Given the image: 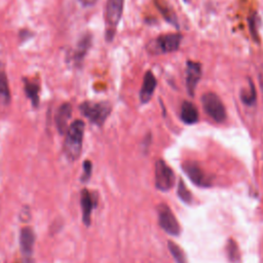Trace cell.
Listing matches in <instances>:
<instances>
[{"instance_id":"52a82bcc","label":"cell","mask_w":263,"mask_h":263,"mask_svg":"<svg viewBox=\"0 0 263 263\" xmlns=\"http://www.w3.org/2000/svg\"><path fill=\"white\" fill-rule=\"evenodd\" d=\"M157 214L160 227L171 235H179L180 225L171 209L166 204L161 203L157 206Z\"/></svg>"},{"instance_id":"6da1fadb","label":"cell","mask_w":263,"mask_h":263,"mask_svg":"<svg viewBox=\"0 0 263 263\" xmlns=\"http://www.w3.org/2000/svg\"><path fill=\"white\" fill-rule=\"evenodd\" d=\"M84 134V122L82 120L73 121L66 132V138L64 142V153L70 160H75L79 157L82 140Z\"/></svg>"},{"instance_id":"7402d4cb","label":"cell","mask_w":263,"mask_h":263,"mask_svg":"<svg viewBox=\"0 0 263 263\" xmlns=\"http://www.w3.org/2000/svg\"><path fill=\"white\" fill-rule=\"evenodd\" d=\"M227 255H228V259L232 262V263H237L238 259H239V255H238V249L237 246L235 243L234 240L229 239L227 242Z\"/></svg>"},{"instance_id":"44dd1931","label":"cell","mask_w":263,"mask_h":263,"mask_svg":"<svg viewBox=\"0 0 263 263\" xmlns=\"http://www.w3.org/2000/svg\"><path fill=\"white\" fill-rule=\"evenodd\" d=\"M177 193L180 199H182L184 202L186 203H190L192 201V195L190 193V191L186 188L183 180H179L178 183V189H177Z\"/></svg>"},{"instance_id":"2e32d148","label":"cell","mask_w":263,"mask_h":263,"mask_svg":"<svg viewBox=\"0 0 263 263\" xmlns=\"http://www.w3.org/2000/svg\"><path fill=\"white\" fill-rule=\"evenodd\" d=\"M154 3L158 8L159 12L161 13V15L164 17V20L170 24L174 25L176 28H178V18L171 5L167 4L164 0H154Z\"/></svg>"},{"instance_id":"9c48e42d","label":"cell","mask_w":263,"mask_h":263,"mask_svg":"<svg viewBox=\"0 0 263 263\" xmlns=\"http://www.w3.org/2000/svg\"><path fill=\"white\" fill-rule=\"evenodd\" d=\"M201 76V66L199 63L187 61L186 63V87L188 93L193 97L196 85Z\"/></svg>"},{"instance_id":"d4e9b609","label":"cell","mask_w":263,"mask_h":263,"mask_svg":"<svg viewBox=\"0 0 263 263\" xmlns=\"http://www.w3.org/2000/svg\"><path fill=\"white\" fill-rule=\"evenodd\" d=\"M83 6H86V7H89V6H92L97 3L98 0H78Z\"/></svg>"},{"instance_id":"cb8c5ba5","label":"cell","mask_w":263,"mask_h":263,"mask_svg":"<svg viewBox=\"0 0 263 263\" xmlns=\"http://www.w3.org/2000/svg\"><path fill=\"white\" fill-rule=\"evenodd\" d=\"M91 171H92V164L89 160H85L83 162V173L81 175V181L82 182H86L89 180L90 175H91Z\"/></svg>"},{"instance_id":"8fae6325","label":"cell","mask_w":263,"mask_h":263,"mask_svg":"<svg viewBox=\"0 0 263 263\" xmlns=\"http://www.w3.org/2000/svg\"><path fill=\"white\" fill-rule=\"evenodd\" d=\"M156 84H157V81H156V78H155L154 74L151 71H147L146 74L144 75L142 87H141V90H140L141 103L146 104L151 100V98L153 96V92L155 90Z\"/></svg>"},{"instance_id":"4fadbf2b","label":"cell","mask_w":263,"mask_h":263,"mask_svg":"<svg viewBox=\"0 0 263 263\" xmlns=\"http://www.w3.org/2000/svg\"><path fill=\"white\" fill-rule=\"evenodd\" d=\"M80 201L82 209V220L84 225L88 226L90 224V215L92 209L96 205L95 196L87 189H83L80 194Z\"/></svg>"},{"instance_id":"ac0fdd59","label":"cell","mask_w":263,"mask_h":263,"mask_svg":"<svg viewBox=\"0 0 263 263\" xmlns=\"http://www.w3.org/2000/svg\"><path fill=\"white\" fill-rule=\"evenodd\" d=\"M0 98L4 104H8L11 99L8 79L4 71L3 65L1 63H0Z\"/></svg>"},{"instance_id":"ffe728a7","label":"cell","mask_w":263,"mask_h":263,"mask_svg":"<svg viewBox=\"0 0 263 263\" xmlns=\"http://www.w3.org/2000/svg\"><path fill=\"white\" fill-rule=\"evenodd\" d=\"M167 247H168V250H170L172 256L174 257L176 263H187L185 254L178 245H176L173 241H168Z\"/></svg>"},{"instance_id":"484cf974","label":"cell","mask_w":263,"mask_h":263,"mask_svg":"<svg viewBox=\"0 0 263 263\" xmlns=\"http://www.w3.org/2000/svg\"><path fill=\"white\" fill-rule=\"evenodd\" d=\"M183 1H184V2H187V1H188V0H183Z\"/></svg>"},{"instance_id":"e0dca14e","label":"cell","mask_w":263,"mask_h":263,"mask_svg":"<svg viewBox=\"0 0 263 263\" xmlns=\"http://www.w3.org/2000/svg\"><path fill=\"white\" fill-rule=\"evenodd\" d=\"M25 83V92L27 97L30 99L32 105L36 108L39 105V90L40 86L39 83L36 81H32L30 79L24 78Z\"/></svg>"},{"instance_id":"3957f363","label":"cell","mask_w":263,"mask_h":263,"mask_svg":"<svg viewBox=\"0 0 263 263\" xmlns=\"http://www.w3.org/2000/svg\"><path fill=\"white\" fill-rule=\"evenodd\" d=\"M79 109L84 117L99 126L104 124L111 113V105L108 102H83Z\"/></svg>"},{"instance_id":"5b68a950","label":"cell","mask_w":263,"mask_h":263,"mask_svg":"<svg viewBox=\"0 0 263 263\" xmlns=\"http://www.w3.org/2000/svg\"><path fill=\"white\" fill-rule=\"evenodd\" d=\"M201 104L206 114L215 121L222 122L226 118L225 107L220 98L214 92H206L201 97Z\"/></svg>"},{"instance_id":"30bf717a","label":"cell","mask_w":263,"mask_h":263,"mask_svg":"<svg viewBox=\"0 0 263 263\" xmlns=\"http://www.w3.org/2000/svg\"><path fill=\"white\" fill-rule=\"evenodd\" d=\"M91 43H92V36L89 33H85L79 38L72 55V60L76 66H80L82 64L85 55L87 54L91 46Z\"/></svg>"},{"instance_id":"9a60e30c","label":"cell","mask_w":263,"mask_h":263,"mask_svg":"<svg viewBox=\"0 0 263 263\" xmlns=\"http://www.w3.org/2000/svg\"><path fill=\"white\" fill-rule=\"evenodd\" d=\"M181 119L186 124H193L197 122L198 112L196 107L191 102H183L181 107Z\"/></svg>"},{"instance_id":"5bb4252c","label":"cell","mask_w":263,"mask_h":263,"mask_svg":"<svg viewBox=\"0 0 263 263\" xmlns=\"http://www.w3.org/2000/svg\"><path fill=\"white\" fill-rule=\"evenodd\" d=\"M72 115V106L69 103H65L60 106L55 114V125L60 134H64L68 129V122Z\"/></svg>"},{"instance_id":"7a4b0ae2","label":"cell","mask_w":263,"mask_h":263,"mask_svg":"<svg viewBox=\"0 0 263 263\" xmlns=\"http://www.w3.org/2000/svg\"><path fill=\"white\" fill-rule=\"evenodd\" d=\"M124 0H107L105 9V38L108 42L114 39L123 12Z\"/></svg>"},{"instance_id":"8992f818","label":"cell","mask_w":263,"mask_h":263,"mask_svg":"<svg viewBox=\"0 0 263 263\" xmlns=\"http://www.w3.org/2000/svg\"><path fill=\"white\" fill-rule=\"evenodd\" d=\"M175 183V176L172 168L162 160L155 163V186L161 191L170 190Z\"/></svg>"},{"instance_id":"277c9868","label":"cell","mask_w":263,"mask_h":263,"mask_svg":"<svg viewBox=\"0 0 263 263\" xmlns=\"http://www.w3.org/2000/svg\"><path fill=\"white\" fill-rule=\"evenodd\" d=\"M181 40L182 36L178 33L163 34L158 36L156 39L151 40L147 45V50L153 54L173 52L179 49Z\"/></svg>"},{"instance_id":"7c38bea8","label":"cell","mask_w":263,"mask_h":263,"mask_svg":"<svg viewBox=\"0 0 263 263\" xmlns=\"http://www.w3.org/2000/svg\"><path fill=\"white\" fill-rule=\"evenodd\" d=\"M35 242V233L32 228L24 227L20 232V246L24 256L30 258L33 253V247Z\"/></svg>"},{"instance_id":"ba28073f","label":"cell","mask_w":263,"mask_h":263,"mask_svg":"<svg viewBox=\"0 0 263 263\" xmlns=\"http://www.w3.org/2000/svg\"><path fill=\"white\" fill-rule=\"evenodd\" d=\"M184 173L188 176V178L191 180V182L197 186L201 187H209L211 186L210 179L205 176L204 172L201 170V167L194 161H185L182 164Z\"/></svg>"},{"instance_id":"d6986e66","label":"cell","mask_w":263,"mask_h":263,"mask_svg":"<svg viewBox=\"0 0 263 263\" xmlns=\"http://www.w3.org/2000/svg\"><path fill=\"white\" fill-rule=\"evenodd\" d=\"M240 99L248 106H253L256 103V88L251 79H249V88L240 91Z\"/></svg>"},{"instance_id":"603a6c76","label":"cell","mask_w":263,"mask_h":263,"mask_svg":"<svg viewBox=\"0 0 263 263\" xmlns=\"http://www.w3.org/2000/svg\"><path fill=\"white\" fill-rule=\"evenodd\" d=\"M249 25H250V31L251 34L254 38V40L258 41L259 37H258V15L256 13L252 14L249 17Z\"/></svg>"}]
</instances>
